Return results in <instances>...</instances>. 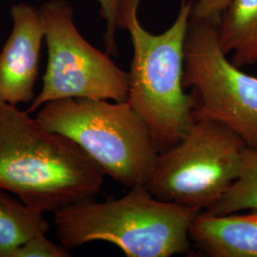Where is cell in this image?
I'll return each mask as SVG.
<instances>
[{"label":"cell","instance_id":"12","mask_svg":"<svg viewBox=\"0 0 257 257\" xmlns=\"http://www.w3.org/2000/svg\"><path fill=\"white\" fill-rule=\"evenodd\" d=\"M257 210V149H244L238 178L206 212L224 215L243 210Z\"/></svg>","mask_w":257,"mask_h":257},{"label":"cell","instance_id":"4","mask_svg":"<svg viewBox=\"0 0 257 257\" xmlns=\"http://www.w3.org/2000/svg\"><path fill=\"white\" fill-rule=\"evenodd\" d=\"M37 121L74 141L104 175L127 188L145 185L159 151L128 101L64 98L44 104Z\"/></svg>","mask_w":257,"mask_h":257},{"label":"cell","instance_id":"11","mask_svg":"<svg viewBox=\"0 0 257 257\" xmlns=\"http://www.w3.org/2000/svg\"><path fill=\"white\" fill-rule=\"evenodd\" d=\"M43 213L0 190V257H13L29 239L46 233L49 223Z\"/></svg>","mask_w":257,"mask_h":257},{"label":"cell","instance_id":"2","mask_svg":"<svg viewBox=\"0 0 257 257\" xmlns=\"http://www.w3.org/2000/svg\"><path fill=\"white\" fill-rule=\"evenodd\" d=\"M201 211L160 200L138 185L117 199L90 198L59 209L55 226L66 248L105 241L127 257H171L191 250L190 226Z\"/></svg>","mask_w":257,"mask_h":257},{"label":"cell","instance_id":"7","mask_svg":"<svg viewBox=\"0 0 257 257\" xmlns=\"http://www.w3.org/2000/svg\"><path fill=\"white\" fill-rule=\"evenodd\" d=\"M222 51L217 25L192 19L184 48L183 84L195 94L193 121H217L257 149V77Z\"/></svg>","mask_w":257,"mask_h":257},{"label":"cell","instance_id":"9","mask_svg":"<svg viewBox=\"0 0 257 257\" xmlns=\"http://www.w3.org/2000/svg\"><path fill=\"white\" fill-rule=\"evenodd\" d=\"M191 242L210 257H257V211L215 215L201 211L189 230Z\"/></svg>","mask_w":257,"mask_h":257},{"label":"cell","instance_id":"6","mask_svg":"<svg viewBox=\"0 0 257 257\" xmlns=\"http://www.w3.org/2000/svg\"><path fill=\"white\" fill-rule=\"evenodd\" d=\"M39 13L48 47V63L41 91L28 112L64 98L126 101L128 73L81 36L70 4L65 0H49Z\"/></svg>","mask_w":257,"mask_h":257},{"label":"cell","instance_id":"13","mask_svg":"<svg viewBox=\"0 0 257 257\" xmlns=\"http://www.w3.org/2000/svg\"><path fill=\"white\" fill-rule=\"evenodd\" d=\"M100 7L102 18L105 20L106 31L104 41L109 54L117 55L116 34L124 30V12L128 0H96Z\"/></svg>","mask_w":257,"mask_h":257},{"label":"cell","instance_id":"8","mask_svg":"<svg viewBox=\"0 0 257 257\" xmlns=\"http://www.w3.org/2000/svg\"><path fill=\"white\" fill-rule=\"evenodd\" d=\"M13 30L0 53V102L12 105L35 99V84L44 29L39 10L25 3L11 9Z\"/></svg>","mask_w":257,"mask_h":257},{"label":"cell","instance_id":"14","mask_svg":"<svg viewBox=\"0 0 257 257\" xmlns=\"http://www.w3.org/2000/svg\"><path fill=\"white\" fill-rule=\"evenodd\" d=\"M46 233L37 234L22 244L13 257H67L70 256L63 245L55 244L48 239Z\"/></svg>","mask_w":257,"mask_h":257},{"label":"cell","instance_id":"5","mask_svg":"<svg viewBox=\"0 0 257 257\" xmlns=\"http://www.w3.org/2000/svg\"><path fill=\"white\" fill-rule=\"evenodd\" d=\"M248 145L217 121H194L173 147L159 153L144 185L156 198L208 210L238 178Z\"/></svg>","mask_w":257,"mask_h":257},{"label":"cell","instance_id":"15","mask_svg":"<svg viewBox=\"0 0 257 257\" xmlns=\"http://www.w3.org/2000/svg\"><path fill=\"white\" fill-rule=\"evenodd\" d=\"M230 0H197L193 4L192 19L218 25L221 16Z\"/></svg>","mask_w":257,"mask_h":257},{"label":"cell","instance_id":"10","mask_svg":"<svg viewBox=\"0 0 257 257\" xmlns=\"http://www.w3.org/2000/svg\"><path fill=\"white\" fill-rule=\"evenodd\" d=\"M222 51L238 68L257 63V0H230L217 25Z\"/></svg>","mask_w":257,"mask_h":257},{"label":"cell","instance_id":"3","mask_svg":"<svg viewBox=\"0 0 257 257\" xmlns=\"http://www.w3.org/2000/svg\"><path fill=\"white\" fill-rule=\"evenodd\" d=\"M141 0H128L124 30L134 55L128 73L127 101L145 122L159 153L173 147L193 122L195 94L184 89V48L193 0H182L177 17L164 33L154 35L138 19Z\"/></svg>","mask_w":257,"mask_h":257},{"label":"cell","instance_id":"1","mask_svg":"<svg viewBox=\"0 0 257 257\" xmlns=\"http://www.w3.org/2000/svg\"><path fill=\"white\" fill-rule=\"evenodd\" d=\"M104 173L74 141L44 128L27 110L0 102V190L37 211L93 198Z\"/></svg>","mask_w":257,"mask_h":257}]
</instances>
